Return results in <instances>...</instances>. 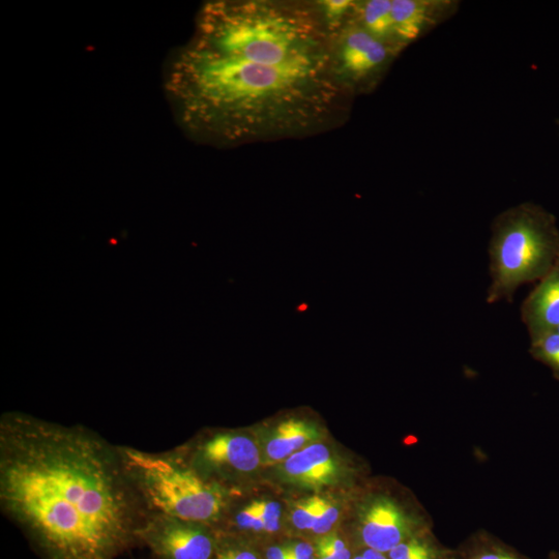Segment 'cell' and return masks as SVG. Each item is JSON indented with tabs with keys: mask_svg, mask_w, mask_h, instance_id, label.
Wrapping results in <instances>:
<instances>
[{
	"mask_svg": "<svg viewBox=\"0 0 559 559\" xmlns=\"http://www.w3.org/2000/svg\"><path fill=\"white\" fill-rule=\"evenodd\" d=\"M248 135L272 193L330 221L506 193L532 146L500 102L479 11L451 0L305 7L252 95Z\"/></svg>",
	"mask_w": 559,
	"mask_h": 559,
	"instance_id": "cell-1",
	"label": "cell"
},
{
	"mask_svg": "<svg viewBox=\"0 0 559 559\" xmlns=\"http://www.w3.org/2000/svg\"><path fill=\"white\" fill-rule=\"evenodd\" d=\"M499 97L530 143L559 132V53L527 25L496 49Z\"/></svg>",
	"mask_w": 559,
	"mask_h": 559,
	"instance_id": "cell-2",
	"label": "cell"
},
{
	"mask_svg": "<svg viewBox=\"0 0 559 559\" xmlns=\"http://www.w3.org/2000/svg\"><path fill=\"white\" fill-rule=\"evenodd\" d=\"M495 50L527 25L533 2L530 0H479L474 2Z\"/></svg>",
	"mask_w": 559,
	"mask_h": 559,
	"instance_id": "cell-3",
	"label": "cell"
},
{
	"mask_svg": "<svg viewBox=\"0 0 559 559\" xmlns=\"http://www.w3.org/2000/svg\"><path fill=\"white\" fill-rule=\"evenodd\" d=\"M527 27L559 53V0L533 2Z\"/></svg>",
	"mask_w": 559,
	"mask_h": 559,
	"instance_id": "cell-4",
	"label": "cell"
}]
</instances>
